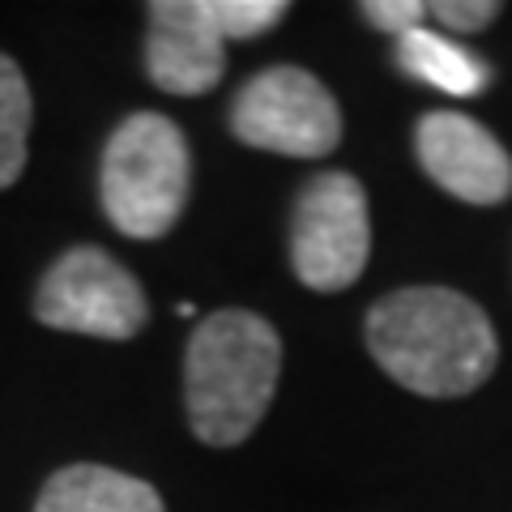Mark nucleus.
<instances>
[{
	"label": "nucleus",
	"mask_w": 512,
	"mask_h": 512,
	"mask_svg": "<svg viewBox=\"0 0 512 512\" xmlns=\"http://www.w3.org/2000/svg\"><path fill=\"white\" fill-rule=\"evenodd\" d=\"M367 350L402 389L466 397L500 363L487 312L448 286H406L367 312Z\"/></svg>",
	"instance_id": "f257e3e1"
},
{
	"label": "nucleus",
	"mask_w": 512,
	"mask_h": 512,
	"mask_svg": "<svg viewBox=\"0 0 512 512\" xmlns=\"http://www.w3.org/2000/svg\"><path fill=\"white\" fill-rule=\"evenodd\" d=\"M282 372V338L265 316L227 308L205 316L188 338L184 402L192 436L210 448L244 444L265 419Z\"/></svg>",
	"instance_id": "f03ea898"
},
{
	"label": "nucleus",
	"mask_w": 512,
	"mask_h": 512,
	"mask_svg": "<svg viewBox=\"0 0 512 512\" xmlns=\"http://www.w3.org/2000/svg\"><path fill=\"white\" fill-rule=\"evenodd\" d=\"M192 188V154L180 124L137 111L111 133L103 150V210L128 239H163L180 222Z\"/></svg>",
	"instance_id": "7ed1b4c3"
},
{
	"label": "nucleus",
	"mask_w": 512,
	"mask_h": 512,
	"mask_svg": "<svg viewBox=\"0 0 512 512\" xmlns=\"http://www.w3.org/2000/svg\"><path fill=\"white\" fill-rule=\"evenodd\" d=\"M372 256V214L355 175L320 171L303 184L291 214V265L308 291L333 295L355 286Z\"/></svg>",
	"instance_id": "20e7f679"
},
{
	"label": "nucleus",
	"mask_w": 512,
	"mask_h": 512,
	"mask_svg": "<svg viewBox=\"0 0 512 512\" xmlns=\"http://www.w3.org/2000/svg\"><path fill=\"white\" fill-rule=\"evenodd\" d=\"M231 133L252 150L320 158L342 141V107L308 69L274 64L235 94Z\"/></svg>",
	"instance_id": "39448f33"
},
{
	"label": "nucleus",
	"mask_w": 512,
	"mask_h": 512,
	"mask_svg": "<svg viewBox=\"0 0 512 512\" xmlns=\"http://www.w3.org/2000/svg\"><path fill=\"white\" fill-rule=\"evenodd\" d=\"M39 325L86 338L128 342L146 329L150 303L141 282L103 248H69L35 291Z\"/></svg>",
	"instance_id": "423d86ee"
},
{
	"label": "nucleus",
	"mask_w": 512,
	"mask_h": 512,
	"mask_svg": "<svg viewBox=\"0 0 512 512\" xmlns=\"http://www.w3.org/2000/svg\"><path fill=\"white\" fill-rule=\"evenodd\" d=\"M414 150L448 197L470 205H500L512 197V154L491 128L461 111H427L414 128Z\"/></svg>",
	"instance_id": "0eeeda50"
},
{
	"label": "nucleus",
	"mask_w": 512,
	"mask_h": 512,
	"mask_svg": "<svg viewBox=\"0 0 512 512\" xmlns=\"http://www.w3.org/2000/svg\"><path fill=\"white\" fill-rule=\"evenodd\" d=\"M146 73L167 94H205L227 73V39L210 18V0H154Z\"/></svg>",
	"instance_id": "6e6552de"
},
{
	"label": "nucleus",
	"mask_w": 512,
	"mask_h": 512,
	"mask_svg": "<svg viewBox=\"0 0 512 512\" xmlns=\"http://www.w3.org/2000/svg\"><path fill=\"white\" fill-rule=\"evenodd\" d=\"M35 512H167L146 478L111 466H64L43 483Z\"/></svg>",
	"instance_id": "1a4fd4ad"
},
{
	"label": "nucleus",
	"mask_w": 512,
	"mask_h": 512,
	"mask_svg": "<svg viewBox=\"0 0 512 512\" xmlns=\"http://www.w3.org/2000/svg\"><path fill=\"white\" fill-rule=\"evenodd\" d=\"M397 69L423 86L457 94V99H474V94H483L491 82V69L483 60L470 56L461 43L444 39L440 30H427V26L397 39Z\"/></svg>",
	"instance_id": "9d476101"
},
{
	"label": "nucleus",
	"mask_w": 512,
	"mask_h": 512,
	"mask_svg": "<svg viewBox=\"0 0 512 512\" xmlns=\"http://www.w3.org/2000/svg\"><path fill=\"white\" fill-rule=\"evenodd\" d=\"M30 86L18 69V60L0 52V188H9L26 167V141H30Z\"/></svg>",
	"instance_id": "9b49d317"
},
{
	"label": "nucleus",
	"mask_w": 512,
	"mask_h": 512,
	"mask_svg": "<svg viewBox=\"0 0 512 512\" xmlns=\"http://www.w3.org/2000/svg\"><path fill=\"white\" fill-rule=\"evenodd\" d=\"M291 5L286 0H210V18L222 30V39H256V35H269Z\"/></svg>",
	"instance_id": "f8f14e48"
},
{
	"label": "nucleus",
	"mask_w": 512,
	"mask_h": 512,
	"mask_svg": "<svg viewBox=\"0 0 512 512\" xmlns=\"http://www.w3.org/2000/svg\"><path fill=\"white\" fill-rule=\"evenodd\" d=\"M427 18L453 35H478L500 18V0H436V5H427Z\"/></svg>",
	"instance_id": "ddd939ff"
},
{
	"label": "nucleus",
	"mask_w": 512,
	"mask_h": 512,
	"mask_svg": "<svg viewBox=\"0 0 512 512\" xmlns=\"http://www.w3.org/2000/svg\"><path fill=\"white\" fill-rule=\"evenodd\" d=\"M363 18L376 30H384V35L402 39V35H410V30H419L427 22V5L423 0H367Z\"/></svg>",
	"instance_id": "4468645a"
}]
</instances>
